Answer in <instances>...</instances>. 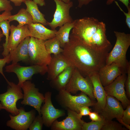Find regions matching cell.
Segmentation results:
<instances>
[{
	"label": "cell",
	"mask_w": 130,
	"mask_h": 130,
	"mask_svg": "<svg viewBox=\"0 0 130 130\" xmlns=\"http://www.w3.org/2000/svg\"><path fill=\"white\" fill-rule=\"evenodd\" d=\"M51 60L47 66V79L51 80L68 67L72 66L62 53L51 55Z\"/></svg>",
	"instance_id": "cell-18"
},
{
	"label": "cell",
	"mask_w": 130,
	"mask_h": 130,
	"mask_svg": "<svg viewBox=\"0 0 130 130\" xmlns=\"http://www.w3.org/2000/svg\"><path fill=\"white\" fill-rule=\"evenodd\" d=\"M116 0H118L122 3L126 7L127 9L130 6V0H107L106 4L107 5H110Z\"/></svg>",
	"instance_id": "cell-39"
},
{
	"label": "cell",
	"mask_w": 130,
	"mask_h": 130,
	"mask_svg": "<svg viewBox=\"0 0 130 130\" xmlns=\"http://www.w3.org/2000/svg\"><path fill=\"white\" fill-rule=\"evenodd\" d=\"M19 111L16 115L9 114L10 119L7 122L6 126L15 130H27L36 116L35 111L32 110L26 112L24 108L21 107Z\"/></svg>",
	"instance_id": "cell-13"
},
{
	"label": "cell",
	"mask_w": 130,
	"mask_h": 130,
	"mask_svg": "<svg viewBox=\"0 0 130 130\" xmlns=\"http://www.w3.org/2000/svg\"><path fill=\"white\" fill-rule=\"evenodd\" d=\"M90 77L93 84L94 96L97 100L93 106L94 110L95 111L99 113L105 105L107 95L100 80L98 73L94 74Z\"/></svg>",
	"instance_id": "cell-19"
},
{
	"label": "cell",
	"mask_w": 130,
	"mask_h": 130,
	"mask_svg": "<svg viewBox=\"0 0 130 130\" xmlns=\"http://www.w3.org/2000/svg\"><path fill=\"white\" fill-rule=\"evenodd\" d=\"M88 115L92 121H99L102 119V117L99 114V113L95 111L90 112Z\"/></svg>",
	"instance_id": "cell-37"
},
{
	"label": "cell",
	"mask_w": 130,
	"mask_h": 130,
	"mask_svg": "<svg viewBox=\"0 0 130 130\" xmlns=\"http://www.w3.org/2000/svg\"><path fill=\"white\" fill-rule=\"evenodd\" d=\"M115 2L116 5L118 6L120 10L124 14L125 16V23L126 24L128 27L130 29V6H129L127 8L128 12L127 13L125 12L121 8L117 2L116 1H115Z\"/></svg>",
	"instance_id": "cell-35"
},
{
	"label": "cell",
	"mask_w": 130,
	"mask_h": 130,
	"mask_svg": "<svg viewBox=\"0 0 130 130\" xmlns=\"http://www.w3.org/2000/svg\"><path fill=\"white\" fill-rule=\"evenodd\" d=\"M126 78L125 82V88L126 90V94L128 98H130V63L129 61L127 67Z\"/></svg>",
	"instance_id": "cell-31"
},
{
	"label": "cell",
	"mask_w": 130,
	"mask_h": 130,
	"mask_svg": "<svg viewBox=\"0 0 130 130\" xmlns=\"http://www.w3.org/2000/svg\"><path fill=\"white\" fill-rule=\"evenodd\" d=\"M11 62V61L10 54L4 57L3 58H0V73L4 77L7 83L9 81L6 78L3 73V68L6 64H9Z\"/></svg>",
	"instance_id": "cell-32"
},
{
	"label": "cell",
	"mask_w": 130,
	"mask_h": 130,
	"mask_svg": "<svg viewBox=\"0 0 130 130\" xmlns=\"http://www.w3.org/2000/svg\"><path fill=\"white\" fill-rule=\"evenodd\" d=\"M45 41L30 37L28 44L29 62L32 65L47 66L52 58L47 51Z\"/></svg>",
	"instance_id": "cell-5"
},
{
	"label": "cell",
	"mask_w": 130,
	"mask_h": 130,
	"mask_svg": "<svg viewBox=\"0 0 130 130\" xmlns=\"http://www.w3.org/2000/svg\"><path fill=\"white\" fill-rule=\"evenodd\" d=\"M45 44L47 51L51 54L57 55L63 52V48L61 47L60 42L55 36L45 41Z\"/></svg>",
	"instance_id": "cell-26"
},
{
	"label": "cell",
	"mask_w": 130,
	"mask_h": 130,
	"mask_svg": "<svg viewBox=\"0 0 130 130\" xmlns=\"http://www.w3.org/2000/svg\"><path fill=\"white\" fill-rule=\"evenodd\" d=\"M127 129L123 127L120 123L110 120L105 121L101 130H127Z\"/></svg>",
	"instance_id": "cell-28"
},
{
	"label": "cell",
	"mask_w": 130,
	"mask_h": 130,
	"mask_svg": "<svg viewBox=\"0 0 130 130\" xmlns=\"http://www.w3.org/2000/svg\"><path fill=\"white\" fill-rule=\"evenodd\" d=\"M56 5V9L53 18L51 22H47L51 29L55 30L58 27H60L64 24L73 22L70 13V8L73 5L72 2L66 3L61 0H53Z\"/></svg>",
	"instance_id": "cell-10"
},
{
	"label": "cell",
	"mask_w": 130,
	"mask_h": 130,
	"mask_svg": "<svg viewBox=\"0 0 130 130\" xmlns=\"http://www.w3.org/2000/svg\"><path fill=\"white\" fill-rule=\"evenodd\" d=\"M47 66L32 65L23 66L17 63H12L6 66L5 71L8 73L13 72L16 74L18 79L17 84L21 88L25 81L32 80L33 75L39 74L44 75L47 73Z\"/></svg>",
	"instance_id": "cell-8"
},
{
	"label": "cell",
	"mask_w": 130,
	"mask_h": 130,
	"mask_svg": "<svg viewBox=\"0 0 130 130\" xmlns=\"http://www.w3.org/2000/svg\"><path fill=\"white\" fill-rule=\"evenodd\" d=\"M122 121L126 124H130V105L127 106L124 110L121 118Z\"/></svg>",
	"instance_id": "cell-34"
},
{
	"label": "cell",
	"mask_w": 130,
	"mask_h": 130,
	"mask_svg": "<svg viewBox=\"0 0 130 130\" xmlns=\"http://www.w3.org/2000/svg\"><path fill=\"white\" fill-rule=\"evenodd\" d=\"M56 98L58 103L61 106L78 113L80 107L84 106H94L96 103L82 92H81L78 95L74 96L65 90L58 91Z\"/></svg>",
	"instance_id": "cell-4"
},
{
	"label": "cell",
	"mask_w": 130,
	"mask_h": 130,
	"mask_svg": "<svg viewBox=\"0 0 130 130\" xmlns=\"http://www.w3.org/2000/svg\"><path fill=\"white\" fill-rule=\"evenodd\" d=\"M71 34L88 47L98 51H110L112 47L106 35L105 24L93 17L74 20Z\"/></svg>",
	"instance_id": "cell-2"
},
{
	"label": "cell",
	"mask_w": 130,
	"mask_h": 130,
	"mask_svg": "<svg viewBox=\"0 0 130 130\" xmlns=\"http://www.w3.org/2000/svg\"><path fill=\"white\" fill-rule=\"evenodd\" d=\"M69 42L63 48L62 54L84 77L98 73L105 65L110 51H98L86 46L71 34Z\"/></svg>",
	"instance_id": "cell-1"
},
{
	"label": "cell",
	"mask_w": 130,
	"mask_h": 130,
	"mask_svg": "<svg viewBox=\"0 0 130 130\" xmlns=\"http://www.w3.org/2000/svg\"><path fill=\"white\" fill-rule=\"evenodd\" d=\"M124 110L119 100L114 97L107 95L105 105L99 114L105 121H108L114 118H121Z\"/></svg>",
	"instance_id": "cell-16"
},
{
	"label": "cell",
	"mask_w": 130,
	"mask_h": 130,
	"mask_svg": "<svg viewBox=\"0 0 130 130\" xmlns=\"http://www.w3.org/2000/svg\"><path fill=\"white\" fill-rule=\"evenodd\" d=\"M105 122V120L102 117L99 121H92L88 123L84 122L82 127V130H101Z\"/></svg>",
	"instance_id": "cell-27"
},
{
	"label": "cell",
	"mask_w": 130,
	"mask_h": 130,
	"mask_svg": "<svg viewBox=\"0 0 130 130\" xmlns=\"http://www.w3.org/2000/svg\"><path fill=\"white\" fill-rule=\"evenodd\" d=\"M13 9L10 1L7 0H0V12L6 10L11 11Z\"/></svg>",
	"instance_id": "cell-33"
},
{
	"label": "cell",
	"mask_w": 130,
	"mask_h": 130,
	"mask_svg": "<svg viewBox=\"0 0 130 130\" xmlns=\"http://www.w3.org/2000/svg\"><path fill=\"white\" fill-rule=\"evenodd\" d=\"M7 20L10 22L14 20L17 21L19 23L17 26L19 27L33 23L31 16L26 9L24 8H21L16 14L11 15Z\"/></svg>",
	"instance_id": "cell-25"
},
{
	"label": "cell",
	"mask_w": 130,
	"mask_h": 130,
	"mask_svg": "<svg viewBox=\"0 0 130 130\" xmlns=\"http://www.w3.org/2000/svg\"><path fill=\"white\" fill-rule=\"evenodd\" d=\"M116 119L122 125L124 126L127 129H128L129 130H130V125L127 124L123 122L121 118Z\"/></svg>",
	"instance_id": "cell-43"
},
{
	"label": "cell",
	"mask_w": 130,
	"mask_h": 130,
	"mask_svg": "<svg viewBox=\"0 0 130 130\" xmlns=\"http://www.w3.org/2000/svg\"><path fill=\"white\" fill-rule=\"evenodd\" d=\"M44 124L41 116L38 115L35 116L29 129L30 130H41Z\"/></svg>",
	"instance_id": "cell-30"
},
{
	"label": "cell",
	"mask_w": 130,
	"mask_h": 130,
	"mask_svg": "<svg viewBox=\"0 0 130 130\" xmlns=\"http://www.w3.org/2000/svg\"><path fill=\"white\" fill-rule=\"evenodd\" d=\"M24 3L26 6V9L32 17L33 23L47 25L48 22L45 18V15L39 11L37 4L32 0H26Z\"/></svg>",
	"instance_id": "cell-23"
},
{
	"label": "cell",
	"mask_w": 130,
	"mask_h": 130,
	"mask_svg": "<svg viewBox=\"0 0 130 130\" xmlns=\"http://www.w3.org/2000/svg\"><path fill=\"white\" fill-rule=\"evenodd\" d=\"M12 2L15 6H20L23 3H25L26 0H10Z\"/></svg>",
	"instance_id": "cell-41"
},
{
	"label": "cell",
	"mask_w": 130,
	"mask_h": 130,
	"mask_svg": "<svg viewBox=\"0 0 130 130\" xmlns=\"http://www.w3.org/2000/svg\"><path fill=\"white\" fill-rule=\"evenodd\" d=\"M33 1L40 6H43L46 5L45 0H33Z\"/></svg>",
	"instance_id": "cell-42"
},
{
	"label": "cell",
	"mask_w": 130,
	"mask_h": 130,
	"mask_svg": "<svg viewBox=\"0 0 130 130\" xmlns=\"http://www.w3.org/2000/svg\"><path fill=\"white\" fill-rule=\"evenodd\" d=\"M78 7L81 8L84 5H86L90 2L95 0H78Z\"/></svg>",
	"instance_id": "cell-40"
},
{
	"label": "cell",
	"mask_w": 130,
	"mask_h": 130,
	"mask_svg": "<svg viewBox=\"0 0 130 130\" xmlns=\"http://www.w3.org/2000/svg\"><path fill=\"white\" fill-rule=\"evenodd\" d=\"M30 38L29 36L27 37L15 49L10 52L12 63L16 64L21 61L29 62L28 47Z\"/></svg>",
	"instance_id": "cell-20"
},
{
	"label": "cell",
	"mask_w": 130,
	"mask_h": 130,
	"mask_svg": "<svg viewBox=\"0 0 130 130\" xmlns=\"http://www.w3.org/2000/svg\"><path fill=\"white\" fill-rule=\"evenodd\" d=\"M21 88L24 96L21 104L32 107L37 110L39 115L41 116L40 109L42 104L44 102V96L39 92V89L35 87V84L30 80L24 82Z\"/></svg>",
	"instance_id": "cell-9"
},
{
	"label": "cell",
	"mask_w": 130,
	"mask_h": 130,
	"mask_svg": "<svg viewBox=\"0 0 130 130\" xmlns=\"http://www.w3.org/2000/svg\"><path fill=\"white\" fill-rule=\"evenodd\" d=\"M74 20L72 22L64 24L60 27L56 33L55 36L59 41L60 46L63 48L69 41L70 32L74 27Z\"/></svg>",
	"instance_id": "cell-24"
},
{
	"label": "cell",
	"mask_w": 130,
	"mask_h": 130,
	"mask_svg": "<svg viewBox=\"0 0 130 130\" xmlns=\"http://www.w3.org/2000/svg\"><path fill=\"white\" fill-rule=\"evenodd\" d=\"M68 116L62 121L55 120L51 126L52 130H82L84 121L82 120L76 112L67 109Z\"/></svg>",
	"instance_id": "cell-15"
},
{
	"label": "cell",
	"mask_w": 130,
	"mask_h": 130,
	"mask_svg": "<svg viewBox=\"0 0 130 130\" xmlns=\"http://www.w3.org/2000/svg\"><path fill=\"white\" fill-rule=\"evenodd\" d=\"M89 107L87 106H84L79 108L78 115L80 118H81L83 116L89 115L91 112V109L89 108Z\"/></svg>",
	"instance_id": "cell-36"
},
{
	"label": "cell",
	"mask_w": 130,
	"mask_h": 130,
	"mask_svg": "<svg viewBox=\"0 0 130 130\" xmlns=\"http://www.w3.org/2000/svg\"><path fill=\"white\" fill-rule=\"evenodd\" d=\"M74 68L72 66L68 67L54 79L51 80L50 85L51 86L58 91L65 90Z\"/></svg>",
	"instance_id": "cell-22"
},
{
	"label": "cell",
	"mask_w": 130,
	"mask_h": 130,
	"mask_svg": "<svg viewBox=\"0 0 130 130\" xmlns=\"http://www.w3.org/2000/svg\"><path fill=\"white\" fill-rule=\"evenodd\" d=\"M10 31L11 33L7 45L4 48L2 53L4 57L8 55L10 51L15 49L27 37L30 36L27 25L20 27L12 25L10 26Z\"/></svg>",
	"instance_id": "cell-14"
},
{
	"label": "cell",
	"mask_w": 130,
	"mask_h": 130,
	"mask_svg": "<svg viewBox=\"0 0 130 130\" xmlns=\"http://www.w3.org/2000/svg\"><path fill=\"white\" fill-rule=\"evenodd\" d=\"M10 22L7 20H4L0 22V27L2 30V33L6 37L5 42L3 44L4 48L6 47L8 43L10 28Z\"/></svg>",
	"instance_id": "cell-29"
},
{
	"label": "cell",
	"mask_w": 130,
	"mask_h": 130,
	"mask_svg": "<svg viewBox=\"0 0 130 130\" xmlns=\"http://www.w3.org/2000/svg\"><path fill=\"white\" fill-rule=\"evenodd\" d=\"M44 96V104L41 107L40 113L44 124L46 127H49L55 120L64 116L65 113L64 110L56 109L54 107L51 100V92H46Z\"/></svg>",
	"instance_id": "cell-12"
},
{
	"label": "cell",
	"mask_w": 130,
	"mask_h": 130,
	"mask_svg": "<svg viewBox=\"0 0 130 130\" xmlns=\"http://www.w3.org/2000/svg\"><path fill=\"white\" fill-rule=\"evenodd\" d=\"M7 83L8 85L7 91L0 94V104L4 110L13 116L16 115L19 113L16 103L19 100L23 99V94L21 88L17 84L9 81Z\"/></svg>",
	"instance_id": "cell-6"
},
{
	"label": "cell",
	"mask_w": 130,
	"mask_h": 130,
	"mask_svg": "<svg viewBox=\"0 0 130 130\" xmlns=\"http://www.w3.org/2000/svg\"><path fill=\"white\" fill-rule=\"evenodd\" d=\"M4 36L2 33V32L0 30V42L2 38L4 37Z\"/></svg>",
	"instance_id": "cell-44"
},
{
	"label": "cell",
	"mask_w": 130,
	"mask_h": 130,
	"mask_svg": "<svg viewBox=\"0 0 130 130\" xmlns=\"http://www.w3.org/2000/svg\"><path fill=\"white\" fill-rule=\"evenodd\" d=\"M124 73H126L118 64L113 63L102 67L98 74L100 80L104 87L111 83L118 76Z\"/></svg>",
	"instance_id": "cell-17"
},
{
	"label": "cell",
	"mask_w": 130,
	"mask_h": 130,
	"mask_svg": "<svg viewBox=\"0 0 130 130\" xmlns=\"http://www.w3.org/2000/svg\"><path fill=\"white\" fill-rule=\"evenodd\" d=\"M11 15V11L8 10L4 11L1 14H0V22L6 20H7Z\"/></svg>",
	"instance_id": "cell-38"
},
{
	"label": "cell",
	"mask_w": 130,
	"mask_h": 130,
	"mask_svg": "<svg viewBox=\"0 0 130 130\" xmlns=\"http://www.w3.org/2000/svg\"><path fill=\"white\" fill-rule=\"evenodd\" d=\"M30 36L46 41L55 36L56 30L49 29L40 23H32L27 25Z\"/></svg>",
	"instance_id": "cell-21"
},
{
	"label": "cell",
	"mask_w": 130,
	"mask_h": 130,
	"mask_svg": "<svg viewBox=\"0 0 130 130\" xmlns=\"http://www.w3.org/2000/svg\"><path fill=\"white\" fill-rule=\"evenodd\" d=\"M126 73L118 76L111 83L104 87L107 95L112 96L120 101L124 108L130 105V101L126 95L125 90V82Z\"/></svg>",
	"instance_id": "cell-11"
},
{
	"label": "cell",
	"mask_w": 130,
	"mask_h": 130,
	"mask_svg": "<svg viewBox=\"0 0 130 130\" xmlns=\"http://www.w3.org/2000/svg\"><path fill=\"white\" fill-rule=\"evenodd\" d=\"M65 90L71 93L76 94L80 91L87 95L91 99H95L93 93L92 83L90 76L84 77L78 70L74 68L71 78Z\"/></svg>",
	"instance_id": "cell-7"
},
{
	"label": "cell",
	"mask_w": 130,
	"mask_h": 130,
	"mask_svg": "<svg viewBox=\"0 0 130 130\" xmlns=\"http://www.w3.org/2000/svg\"><path fill=\"white\" fill-rule=\"evenodd\" d=\"M66 3H68L70 1V0H61Z\"/></svg>",
	"instance_id": "cell-45"
},
{
	"label": "cell",
	"mask_w": 130,
	"mask_h": 130,
	"mask_svg": "<svg viewBox=\"0 0 130 130\" xmlns=\"http://www.w3.org/2000/svg\"><path fill=\"white\" fill-rule=\"evenodd\" d=\"M114 32L116 37V41L111 51L107 54L105 65H109L113 63H117L127 73L129 61L126 55L130 46V34L116 31Z\"/></svg>",
	"instance_id": "cell-3"
},
{
	"label": "cell",
	"mask_w": 130,
	"mask_h": 130,
	"mask_svg": "<svg viewBox=\"0 0 130 130\" xmlns=\"http://www.w3.org/2000/svg\"><path fill=\"white\" fill-rule=\"evenodd\" d=\"M2 109L4 110V108L2 105L0 104V111Z\"/></svg>",
	"instance_id": "cell-46"
}]
</instances>
